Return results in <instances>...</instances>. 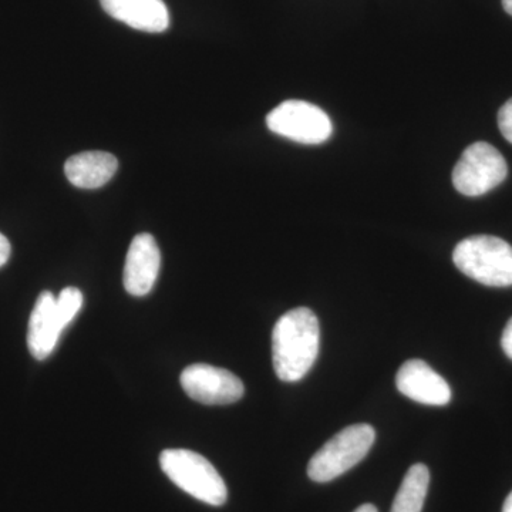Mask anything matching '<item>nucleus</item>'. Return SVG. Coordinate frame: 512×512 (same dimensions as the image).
<instances>
[{
  "instance_id": "nucleus-1",
  "label": "nucleus",
  "mask_w": 512,
  "mask_h": 512,
  "mask_svg": "<svg viewBox=\"0 0 512 512\" xmlns=\"http://www.w3.org/2000/svg\"><path fill=\"white\" fill-rule=\"evenodd\" d=\"M319 349V320L311 309H292L276 322L272 332V362L282 382H299L308 375L318 359Z\"/></svg>"
},
{
  "instance_id": "nucleus-2",
  "label": "nucleus",
  "mask_w": 512,
  "mask_h": 512,
  "mask_svg": "<svg viewBox=\"0 0 512 512\" xmlns=\"http://www.w3.org/2000/svg\"><path fill=\"white\" fill-rule=\"evenodd\" d=\"M165 476L185 493L214 507L227 503L228 488L207 458L184 448L164 450L160 456Z\"/></svg>"
},
{
  "instance_id": "nucleus-3",
  "label": "nucleus",
  "mask_w": 512,
  "mask_h": 512,
  "mask_svg": "<svg viewBox=\"0 0 512 512\" xmlns=\"http://www.w3.org/2000/svg\"><path fill=\"white\" fill-rule=\"evenodd\" d=\"M453 261L478 284L494 288L512 285V247L504 239L490 235L463 239L454 249Z\"/></svg>"
},
{
  "instance_id": "nucleus-4",
  "label": "nucleus",
  "mask_w": 512,
  "mask_h": 512,
  "mask_svg": "<svg viewBox=\"0 0 512 512\" xmlns=\"http://www.w3.org/2000/svg\"><path fill=\"white\" fill-rule=\"evenodd\" d=\"M376 440L370 424H353L332 437L308 464V476L315 483H329L348 473L369 453Z\"/></svg>"
},
{
  "instance_id": "nucleus-5",
  "label": "nucleus",
  "mask_w": 512,
  "mask_h": 512,
  "mask_svg": "<svg viewBox=\"0 0 512 512\" xmlns=\"http://www.w3.org/2000/svg\"><path fill=\"white\" fill-rule=\"evenodd\" d=\"M266 126L272 133L295 143L318 146L333 133L328 114L315 104L302 100H286L266 116Z\"/></svg>"
},
{
  "instance_id": "nucleus-6",
  "label": "nucleus",
  "mask_w": 512,
  "mask_h": 512,
  "mask_svg": "<svg viewBox=\"0 0 512 512\" xmlns=\"http://www.w3.org/2000/svg\"><path fill=\"white\" fill-rule=\"evenodd\" d=\"M507 173L503 154L491 144L478 141L461 154L454 167L453 184L467 197H480L503 183Z\"/></svg>"
},
{
  "instance_id": "nucleus-7",
  "label": "nucleus",
  "mask_w": 512,
  "mask_h": 512,
  "mask_svg": "<svg viewBox=\"0 0 512 512\" xmlns=\"http://www.w3.org/2000/svg\"><path fill=\"white\" fill-rule=\"evenodd\" d=\"M181 386L195 402L207 406H225L242 399L244 383L229 370L205 363L188 366L181 373Z\"/></svg>"
},
{
  "instance_id": "nucleus-8",
  "label": "nucleus",
  "mask_w": 512,
  "mask_h": 512,
  "mask_svg": "<svg viewBox=\"0 0 512 512\" xmlns=\"http://www.w3.org/2000/svg\"><path fill=\"white\" fill-rule=\"evenodd\" d=\"M161 268V254L151 234H138L128 248L123 282L133 296H146L156 285Z\"/></svg>"
},
{
  "instance_id": "nucleus-9",
  "label": "nucleus",
  "mask_w": 512,
  "mask_h": 512,
  "mask_svg": "<svg viewBox=\"0 0 512 512\" xmlns=\"http://www.w3.org/2000/svg\"><path fill=\"white\" fill-rule=\"evenodd\" d=\"M396 386L404 396L426 406H446L451 400L446 380L423 360H407L397 372Z\"/></svg>"
},
{
  "instance_id": "nucleus-10",
  "label": "nucleus",
  "mask_w": 512,
  "mask_h": 512,
  "mask_svg": "<svg viewBox=\"0 0 512 512\" xmlns=\"http://www.w3.org/2000/svg\"><path fill=\"white\" fill-rule=\"evenodd\" d=\"M111 18L147 33H163L170 28V12L163 0H100Z\"/></svg>"
},
{
  "instance_id": "nucleus-11",
  "label": "nucleus",
  "mask_w": 512,
  "mask_h": 512,
  "mask_svg": "<svg viewBox=\"0 0 512 512\" xmlns=\"http://www.w3.org/2000/svg\"><path fill=\"white\" fill-rule=\"evenodd\" d=\"M64 329L56 311V296L49 291L40 293L29 320L28 346L32 356L45 360L52 355Z\"/></svg>"
},
{
  "instance_id": "nucleus-12",
  "label": "nucleus",
  "mask_w": 512,
  "mask_h": 512,
  "mask_svg": "<svg viewBox=\"0 0 512 512\" xmlns=\"http://www.w3.org/2000/svg\"><path fill=\"white\" fill-rule=\"evenodd\" d=\"M119 168V161L104 151H86L70 157L64 164L67 180L77 188L96 190L109 183Z\"/></svg>"
},
{
  "instance_id": "nucleus-13",
  "label": "nucleus",
  "mask_w": 512,
  "mask_h": 512,
  "mask_svg": "<svg viewBox=\"0 0 512 512\" xmlns=\"http://www.w3.org/2000/svg\"><path fill=\"white\" fill-rule=\"evenodd\" d=\"M429 484V468L424 464H414L404 476L390 512H421Z\"/></svg>"
},
{
  "instance_id": "nucleus-14",
  "label": "nucleus",
  "mask_w": 512,
  "mask_h": 512,
  "mask_svg": "<svg viewBox=\"0 0 512 512\" xmlns=\"http://www.w3.org/2000/svg\"><path fill=\"white\" fill-rule=\"evenodd\" d=\"M83 306V293L74 286H67L56 298V311L64 328L70 325Z\"/></svg>"
},
{
  "instance_id": "nucleus-15",
  "label": "nucleus",
  "mask_w": 512,
  "mask_h": 512,
  "mask_svg": "<svg viewBox=\"0 0 512 512\" xmlns=\"http://www.w3.org/2000/svg\"><path fill=\"white\" fill-rule=\"evenodd\" d=\"M498 127H500L505 140L512 144V99L501 107L500 113H498Z\"/></svg>"
},
{
  "instance_id": "nucleus-16",
  "label": "nucleus",
  "mask_w": 512,
  "mask_h": 512,
  "mask_svg": "<svg viewBox=\"0 0 512 512\" xmlns=\"http://www.w3.org/2000/svg\"><path fill=\"white\" fill-rule=\"evenodd\" d=\"M501 346H503L505 355L512 360V318L508 320L507 326H505Z\"/></svg>"
},
{
  "instance_id": "nucleus-17",
  "label": "nucleus",
  "mask_w": 512,
  "mask_h": 512,
  "mask_svg": "<svg viewBox=\"0 0 512 512\" xmlns=\"http://www.w3.org/2000/svg\"><path fill=\"white\" fill-rule=\"evenodd\" d=\"M10 252H12V248H10L8 238L0 234V268L9 261Z\"/></svg>"
},
{
  "instance_id": "nucleus-18",
  "label": "nucleus",
  "mask_w": 512,
  "mask_h": 512,
  "mask_svg": "<svg viewBox=\"0 0 512 512\" xmlns=\"http://www.w3.org/2000/svg\"><path fill=\"white\" fill-rule=\"evenodd\" d=\"M353 512H379L377 511V508L373 504H363L360 505L359 508H357L356 511Z\"/></svg>"
},
{
  "instance_id": "nucleus-19",
  "label": "nucleus",
  "mask_w": 512,
  "mask_h": 512,
  "mask_svg": "<svg viewBox=\"0 0 512 512\" xmlns=\"http://www.w3.org/2000/svg\"><path fill=\"white\" fill-rule=\"evenodd\" d=\"M503 512H512V491L508 495L507 500H505Z\"/></svg>"
},
{
  "instance_id": "nucleus-20",
  "label": "nucleus",
  "mask_w": 512,
  "mask_h": 512,
  "mask_svg": "<svg viewBox=\"0 0 512 512\" xmlns=\"http://www.w3.org/2000/svg\"><path fill=\"white\" fill-rule=\"evenodd\" d=\"M505 12L512 16V0H503Z\"/></svg>"
}]
</instances>
